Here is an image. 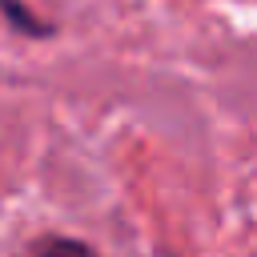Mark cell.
I'll return each instance as SVG.
<instances>
[{"instance_id":"6da1fadb","label":"cell","mask_w":257,"mask_h":257,"mask_svg":"<svg viewBox=\"0 0 257 257\" xmlns=\"http://www.w3.org/2000/svg\"><path fill=\"white\" fill-rule=\"evenodd\" d=\"M0 16L20 32V36H32V40H44V36H52V24H44L24 0H0Z\"/></svg>"},{"instance_id":"7a4b0ae2","label":"cell","mask_w":257,"mask_h":257,"mask_svg":"<svg viewBox=\"0 0 257 257\" xmlns=\"http://www.w3.org/2000/svg\"><path fill=\"white\" fill-rule=\"evenodd\" d=\"M32 249L40 257H92V249L84 241H72V237H40Z\"/></svg>"}]
</instances>
